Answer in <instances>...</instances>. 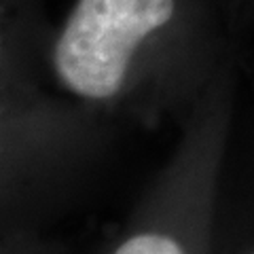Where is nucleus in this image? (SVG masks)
<instances>
[{"mask_svg":"<svg viewBox=\"0 0 254 254\" xmlns=\"http://www.w3.org/2000/svg\"><path fill=\"white\" fill-rule=\"evenodd\" d=\"M174 11V0H78L53 53L60 81L81 98H113L136 47Z\"/></svg>","mask_w":254,"mask_h":254,"instance_id":"f257e3e1","label":"nucleus"},{"mask_svg":"<svg viewBox=\"0 0 254 254\" xmlns=\"http://www.w3.org/2000/svg\"><path fill=\"white\" fill-rule=\"evenodd\" d=\"M115 254H185L180 246L165 235H136L129 242H125Z\"/></svg>","mask_w":254,"mask_h":254,"instance_id":"f03ea898","label":"nucleus"}]
</instances>
